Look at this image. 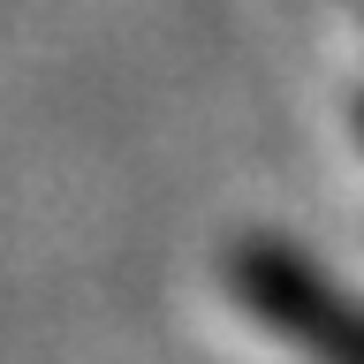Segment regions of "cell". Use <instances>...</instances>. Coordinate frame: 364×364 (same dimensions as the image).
<instances>
[{"label": "cell", "mask_w": 364, "mask_h": 364, "mask_svg": "<svg viewBox=\"0 0 364 364\" xmlns=\"http://www.w3.org/2000/svg\"><path fill=\"white\" fill-rule=\"evenodd\" d=\"M235 289L281 341L311 349L318 364H364V311L341 304L311 266H296L281 250H243L235 258Z\"/></svg>", "instance_id": "6da1fadb"}]
</instances>
